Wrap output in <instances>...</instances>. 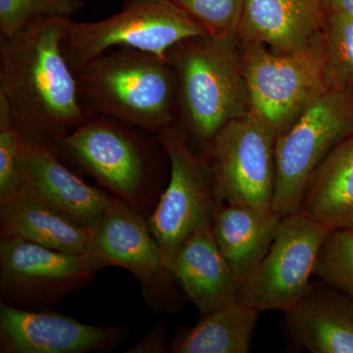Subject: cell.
Instances as JSON below:
<instances>
[{
	"label": "cell",
	"instance_id": "cell-1",
	"mask_svg": "<svg viewBox=\"0 0 353 353\" xmlns=\"http://www.w3.org/2000/svg\"><path fill=\"white\" fill-rule=\"evenodd\" d=\"M68 20L43 18L12 37L0 36V94L24 141L55 153L88 119L62 46Z\"/></svg>",
	"mask_w": 353,
	"mask_h": 353
},
{
	"label": "cell",
	"instance_id": "cell-2",
	"mask_svg": "<svg viewBox=\"0 0 353 353\" xmlns=\"http://www.w3.org/2000/svg\"><path fill=\"white\" fill-rule=\"evenodd\" d=\"M88 118L105 116L157 134L178 123V85L168 60L115 48L76 71Z\"/></svg>",
	"mask_w": 353,
	"mask_h": 353
},
{
	"label": "cell",
	"instance_id": "cell-3",
	"mask_svg": "<svg viewBox=\"0 0 353 353\" xmlns=\"http://www.w3.org/2000/svg\"><path fill=\"white\" fill-rule=\"evenodd\" d=\"M178 85V123L205 146L230 121L252 111L238 34L192 37L167 53Z\"/></svg>",
	"mask_w": 353,
	"mask_h": 353
},
{
	"label": "cell",
	"instance_id": "cell-4",
	"mask_svg": "<svg viewBox=\"0 0 353 353\" xmlns=\"http://www.w3.org/2000/svg\"><path fill=\"white\" fill-rule=\"evenodd\" d=\"M105 116L88 118L59 143L58 157L68 158L106 192L146 217L161 196V164L157 136Z\"/></svg>",
	"mask_w": 353,
	"mask_h": 353
},
{
	"label": "cell",
	"instance_id": "cell-5",
	"mask_svg": "<svg viewBox=\"0 0 353 353\" xmlns=\"http://www.w3.org/2000/svg\"><path fill=\"white\" fill-rule=\"evenodd\" d=\"M208 34L172 0H124L122 10L95 22L69 19L62 41L74 71L102 53L127 48L167 59L183 39Z\"/></svg>",
	"mask_w": 353,
	"mask_h": 353
},
{
	"label": "cell",
	"instance_id": "cell-6",
	"mask_svg": "<svg viewBox=\"0 0 353 353\" xmlns=\"http://www.w3.org/2000/svg\"><path fill=\"white\" fill-rule=\"evenodd\" d=\"M353 134V88L328 90L276 138L273 210L299 212L311 176L339 143Z\"/></svg>",
	"mask_w": 353,
	"mask_h": 353
},
{
	"label": "cell",
	"instance_id": "cell-7",
	"mask_svg": "<svg viewBox=\"0 0 353 353\" xmlns=\"http://www.w3.org/2000/svg\"><path fill=\"white\" fill-rule=\"evenodd\" d=\"M276 138L252 111L216 132L201 157L215 199L229 205L273 209Z\"/></svg>",
	"mask_w": 353,
	"mask_h": 353
},
{
	"label": "cell",
	"instance_id": "cell-8",
	"mask_svg": "<svg viewBox=\"0 0 353 353\" xmlns=\"http://www.w3.org/2000/svg\"><path fill=\"white\" fill-rule=\"evenodd\" d=\"M240 50L252 112L277 137L328 90L322 41L309 50L289 54L241 41Z\"/></svg>",
	"mask_w": 353,
	"mask_h": 353
},
{
	"label": "cell",
	"instance_id": "cell-9",
	"mask_svg": "<svg viewBox=\"0 0 353 353\" xmlns=\"http://www.w3.org/2000/svg\"><path fill=\"white\" fill-rule=\"evenodd\" d=\"M85 255L95 268L126 269L139 281L145 303L154 312L175 310L178 290L165 264L148 217L113 196L105 212L88 229Z\"/></svg>",
	"mask_w": 353,
	"mask_h": 353
},
{
	"label": "cell",
	"instance_id": "cell-10",
	"mask_svg": "<svg viewBox=\"0 0 353 353\" xmlns=\"http://www.w3.org/2000/svg\"><path fill=\"white\" fill-rule=\"evenodd\" d=\"M155 136L168 157L169 181L148 221L169 269L183 243L212 224L216 203L205 163L192 152L182 126L176 123Z\"/></svg>",
	"mask_w": 353,
	"mask_h": 353
},
{
	"label": "cell",
	"instance_id": "cell-11",
	"mask_svg": "<svg viewBox=\"0 0 353 353\" xmlns=\"http://www.w3.org/2000/svg\"><path fill=\"white\" fill-rule=\"evenodd\" d=\"M329 232L299 211L282 218L264 259L239 288L238 301L259 312L289 310L312 288L311 275Z\"/></svg>",
	"mask_w": 353,
	"mask_h": 353
},
{
	"label": "cell",
	"instance_id": "cell-12",
	"mask_svg": "<svg viewBox=\"0 0 353 353\" xmlns=\"http://www.w3.org/2000/svg\"><path fill=\"white\" fill-rule=\"evenodd\" d=\"M85 254L50 250L20 240L0 241L1 301L29 310L54 305L99 273Z\"/></svg>",
	"mask_w": 353,
	"mask_h": 353
},
{
	"label": "cell",
	"instance_id": "cell-13",
	"mask_svg": "<svg viewBox=\"0 0 353 353\" xmlns=\"http://www.w3.org/2000/svg\"><path fill=\"white\" fill-rule=\"evenodd\" d=\"M122 327L85 324L60 313L0 303V352L87 353L115 347L126 338Z\"/></svg>",
	"mask_w": 353,
	"mask_h": 353
},
{
	"label": "cell",
	"instance_id": "cell-14",
	"mask_svg": "<svg viewBox=\"0 0 353 353\" xmlns=\"http://www.w3.org/2000/svg\"><path fill=\"white\" fill-rule=\"evenodd\" d=\"M326 0H245L238 30L241 41L289 54L322 41Z\"/></svg>",
	"mask_w": 353,
	"mask_h": 353
},
{
	"label": "cell",
	"instance_id": "cell-15",
	"mask_svg": "<svg viewBox=\"0 0 353 353\" xmlns=\"http://www.w3.org/2000/svg\"><path fill=\"white\" fill-rule=\"evenodd\" d=\"M27 190L90 229L105 212L112 194L88 185L46 146L26 143L22 185Z\"/></svg>",
	"mask_w": 353,
	"mask_h": 353
},
{
	"label": "cell",
	"instance_id": "cell-16",
	"mask_svg": "<svg viewBox=\"0 0 353 353\" xmlns=\"http://www.w3.org/2000/svg\"><path fill=\"white\" fill-rule=\"evenodd\" d=\"M169 271L201 316L238 301L240 284L216 243L212 224L183 243Z\"/></svg>",
	"mask_w": 353,
	"mask_h": 353
},
{
	"label": "cell",
	"instance_id": "cell-17",
	"mask_svg": "<svg viewBox=\"0 0 353 353\" xmlns=\"http://www.w3.org/2000/svg\"><path fill=\"white\" fill-rule=\"evenodd\" d=\"M285 311L288 331L312 353H353V299L325 284Z\"/></svg>",
	"mask_w": 353,
	"mask_h": 353
},
{
	"label": "cell",
	"instance_id": "cell-18",
	"mask_svg": "<svg viewBox=\"0 0 353 353\" xmlns=\"http://www.w3.org/2000/svg\"><path fill=\"white\" fill-rule=\"evenodd\" d=\"M281 223L273 209L216 204L213 234L240 285L264 259Z\"/></svg>",
	"mask_w": 353,
	"mask_h": 353
},
{
	"label": "cell",
	"instance_id": "cell-19",
	"mask_svg": "<svg viewBox=\"0 0 353 353\" xmlns=\"http://www.w3.org/2000/svg\"><path fill=\"white\" fill-rule=\"evenodd\" d=\"M0 234L74 254H85L90 238L88 228L24 190L0 206Z\"/></svg>",
	"mask_w": 353,
	"mask_h": 353
},
{
	"label": "cell",
	"instance_id": "cell-20",
	"mask_svg": "<svg viewBox=\"0 0 353 353\" xmlns=\"http://www.w3.org/2000/svg\"><path fill=\"white\" fill-rule=\"evenodd\" d=\"M299 212L329 228H353V134L339 143L307 183Z\"/></svg>",
	"mask_w": 353,
	"mask_h": 353
},
{
	"label": "cell",
	"instance_id": "cell-21",
	"mask_svg": "<svg viewBox=\"0 0 353 353\" xmlns=\"http://www.w3.org/2000/svg\"><path fill=\"white\" fill-rule=\"evenodd\" d=\"M260 312L239 301L201 316L171 343L174 353H248Z\"/></svg>",
	"mask_w": 353,
	"mask_h": 353
},
{
	"label": "cell",
	"instance_id": "cell-22",
	"mask_svg": "<svg viewBox=\"0 0 353 353\" xmlns=\"http://www.w3.org/2000/svg\"><path fill=\"white\" fill-rule=\"evenodd\" d=\"M328 90L353 88V19L329 10L322 36Z\"/></svg>",
	"mask_w": 353,
	"mask_h": 353
},
{
	"label": "cell",
	"instance_id": "cell-23",
	"mask_svg": "<svg viewBox=\"0 0 353 353\" xmlns=\"http://www.w3.org/2000/svg\"><path fill=\"white\" fill-rule=\"evenodd\" d=\"M314 274L353 299V228L330 230L318 253Z\"/></svg>",
	"mask_w": 353,
	"mask_h": 353
},
{
	"label": "cell",
	"instance_id": "cell-24",
	"mask_svg": "<svg viewBox=\"0 0 353 353\" xmlns=\"http://www.w3.org/2000/svg\"><path fill=\"white\" fill-rule=\"evenodd\" d=\"M24 139L6 97L0 94V206L19 194L22 185Z\"/></svg>",
	"mask_w": 353,
	"mask_h": 353
},
{
	"label": "cell",
	"instance_id": "cell-25",
	"mask_svg": "<svg viewBox=\"0 0 353 353\" xmlns=\"http://www.w3.org/2000/svg\"><path fill=\"white\" fill-rule=\"evenodd\" d=\"M83 6L82 0H0V36L12 37L43 18L72 19Z\"/></svg>",
	"mask_w": 353,
	"mask_h": 353
},
{
	"label": "cell",
	"instance_id": "cell-26",
	"mask_svg": "<svg viewBox=\"0 0 353 353\" xmlns=\"http://www.w3.org/2000/svg\"><path fill=\"white\" fill-rule=\"evenodd\" d=\"M210 36L238 34L245 0H172Z\"/></svg>",
	"mask_w": 353,
	"mask_h": 353
},
{
	"label": "cell",
	"instance_id": "cell-27",
	"mask_svg": "<svg viewBox=\"0 0 353 353\" xmlns=\"http://www.w3.org/2000/svg\"><path fill=\"white\" fill-rule=\"evenodd\" d=\"M167 347L166 334L163 324H158L145 338L137 343L128 352L131 353H163L169 352Z\"/></svg>",
	"mask_w": 353,
	"mask_h": 353
},
{
	"label": "cell",
	"instance_id": "cell-28",
	"mask_svg": "<svg viewBox=\"0 0 353 353\" xmlns=\"http://www.w3.org/2000/svg\"><path fill=\"white\" fill-rule=\"evenodd\" d=\"M329 10L343 14L353 19V0H326Z\"/></svg>",
	"mask_w": 353,
	"mask_h": 353
}]
</instances>
